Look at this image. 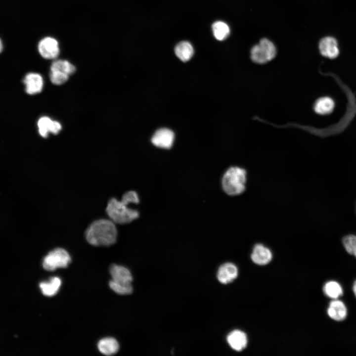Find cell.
<instances>
[{
  "instance_id": "7c38bea8",
  "label": "cell",
  "mask_w": 356,
  "mask_h": 356,
  "mask_svg": "<svg viewBox=\"0 0 356 356\" xmlns=\"http://www.w3.org/2000/svg\"><path fill=\"white\" fill-rule=\"evenodd\" d=\"M110 273L113 281L125 284H131L133 276L130 270L126 267L112 265L110 267Z\"/></svg>"
},
{
  "instance_id": "7a4b0ae2",
  "label": "cell",
  "mask_w": 356,
  "mask_h": 356,
  "mask_svg": "<svg viewBox=\"0 0 356 356\" xmlns=\"http://www.w3.org/2000/svg\"><path fill=\"white\" fill-rule=\"evenodd\" d=\"M115 223L108 219H99L92 222L85 232L87 241L94 246H109L115 243L117 230Z\"/></svg>"
},
{
  "instance_id": "ba28073f",
  "label": "cell",
  "mask_w": 356,
  "mask_h": 356,
  "mask_svg": "<svg viewBox=\"0 0 356 356\" xmlns=\"http://www.w3.org/2000/svg\"><path fill=\"white\" fill-rule=\"evenodd\" d=\"M174 137V134L171 130L163 128L155 133L151 138V141L157 147L169 149L173 145Z\"/></svg>"
},
{
  "instance_id": "cb8c5ba5",
  "label": "cell",
  "mask_w": 356,
  "mask_h": 356,
  "mask_svg": "<svg viewBox=\"0 0 356 356\" xmlns=\"http://www.w3.org/2000/svg\"><path fill=\"white\" fill-rule=\"evenodd\" d=\"M342 242L347 252L356 257V236L352 234L345 236Z\"/></svg>"
},
{
  "instance_id": "6da1fadb",
  "label": "cell",
  "mask_w": 356,
  "mask_h": 356,
  "mask_svg": "<svg viewBox=\"0 0 356 356\" xmlns=\"http://www.w3.org/2000/svg\"><path fill=\"white\" fill-rule=\"evenodd\" d=\"M139 198L137 193L130 191L125 193L119 201L116 198H111L106 207V213L110 219L118 224L129 223L137 219L139 216L137 211L128 207L130 203L137 204Z\"/></svg>"
},
{
  "instance_id": "d4e9b609",
  "label": "cell",
  "mask_w": 356,
  "mask_h": 356,
  "mask_svg": "<svg viewBox=\"0 0 356 356\" xmlns=\"http://www.w3.org/2000/svg\"><path fill=\"white\" fill-rule=\"evenodd\" d=\"M69 76L67 74L57 71H50L49 73L50 80L55 85L63 84L68 80Z\"/></svg>"
},
{
  "instance_id": "e0dca14e",
  "label": "cell",
  "mask_w": 356,
  "mask_h": 356,
  "mask_svg": "<svg viewBox=\"0 0 356 356\" xmlns=\"http://www.w3.org/2000/svg\"><path fill=\"white\" fill-rule=\"evenodd\" d=\"M175 54L183 62L188 61L194 54V49L191 44L187 41L179 43L175 47Z\"/></svg>"
},
{
  "instance_id": "8992f818",
  "label": "cell",
  "mask_w": 356,
  "mask_h": 356,
  "mask_svg": "<svg viewBox=\"0 0 356 356\" xmlns=\"http://www.w3.org/2000/svg\"><path fill=\"white\" fill-rule=\"evenodd\" d=\"M39 55L46 60H54L60 54L59 44L57 39L46 36L39 41L37 45Z\"/></svg>"
},
{
  "instance_id": "5bb4252c",
  "label": "cell",
  "mask_w": 356,
  "mask_h": 356,
  "mask_svg": "<svg viewBox=\"0 0 356 356\" xmlns=\"http://www.w3.org/2000/svg\"><path fill=\"white\" fill-rule=\"evenodd\" d=\"M226 339L230 347L236 351H242L247 345L246 334L239 330H235L230 332Z\"/></svg>"
},
{
  "instance_id": "9a60e30c",
  "label": "cell",
  "mask_w": 356,
  "mask_h": 356,
  "mask_svg": "<svg viewBox=\"0 0 356 356\" xmlns=\"http://www.w3.org/2000/svg\"><path fill=\"white\" fill-rule=\"evenodd\" d=\"M335 107V102L328 96H323L317 99L313 104L314 111L319 115L330 114Z\"/></svg>"
},
{
  "instance_id": "8fae6325",
  "label": "cell",
  "mask_w": 356,
  "mask_h": 356,
  "mask_svg": "<svg viewBox=\"0 0 356 356\" xmlns=\"http://www.w3.org/2000/svg\"><path fill=\"white\" fill-rule=\"evenodd\" d=\"M252 261L256 264L262 266L268 264L272 258L271 251L261 244L255 245L251 255Z\"/></svg>"
},
{
  "instance_id": "603a6c76",
  "label": "cell",
  "mask_w": 356,
  "mask_h": 356,
  "mask_svg": "<svg viewBox=\"0 0 356 356\" xmlns=\"http://www.w3.org/2000/svg\"><path fill=\"white\" fill-rule=\"evenodd\" d=\"M109 285L114 292L119 295H129L131 294L133 290L131 284L121 283L112 280L109 281Z\"/></svg>"
},
{
  "instance_id": "2e32d148",
  "label": "cell",
  "mask_w": 356,
  "mask_h": 356,
  "mask_svg": "<svg viewBox=\"0 0 356 356\" xmlns=\"http://www.w3.org/2000/svg\"><path fill=\"white\" fill-rule=\"evenodd\" d=\"M99 352L106 356L115 354L119 350V344L114 338L107 337L101 339L97 344Z\"/></svg>"
},
{
  "instance_id": "7402d4cb",
  "label": "cell",
  "mask_w": 356,
  "mask_h": 356,
  "mask_svg": "<svg viewBox=\"0 0 356 356\" xmlns=\"http://www.w3.org/2000/svg\"><path fill=\"white\" fill-rule=\"evenodd\" d=\"M212 28L215 38L219 41L225 40L230 33V29L228 25L222 21L214 22Z\"/></svg>"
},
{
  "instance_id": "ac0fdd59",
  "label": "cell",
  "mask_w": 356,
  "mask_h": 356,
  "mask_svg": "<svg viewBox=\"0 0 356 356\" xmlns=\"http://www.w3.org/2000/svg\"><path fill=\"white\" fill-rule=\"evenodd\" d=\"M60 71L71 75L76 71L75 66L66 59H55L53 60L50 67V71Z\"/></svg>"
},
{
  "instance_id": "484cf974",
  "label": "cell",
  "mask_w": 356,
  "mask_h": 356,
  "mask_svg": "<svg viewBox=\"0 0 356 356\" xmlns=\"http://www.w3.org/2000/svg\"><path fill=\"white\" fill-rule=\"evenodd\" d=\"M353 290L355 296L356 297V280L355 281L353 284Z\"/></svg>"
},
{
  "instance_id": "ffe728a7",
  "label": "cell",
  "mask_w": 356,
  "mask_h": 356,
  "mask_svg": "<svg viewBox=\"0 0 356 356\" xmlns=\"http://www.w3.org/2000/svg\"><path fill=\"white\" fill-rule=\"evenodd\" d=\"M323 290L324 294L332 299H337L343 294L341 285L335 281H329L324 285Z\"/></svg>"
},
{
  "instance_id": "277c9868",
  "label": "cell",
  "mask_w": 356,
  "mask_h": 356,
  "mask_svg": "<svg viewBox=\"0 0 356 356\" xmlns=\"http://www.w3.org/2000/svg\"><path fill=\"white\" fill-rule=\"evenodd\" d=\"M276 55L274 44L267 39H262L251 49V60L257 64H265L272 60Z\"/></svg>"
},
{
  "instance_id": "30bf717a",
  "label": "cell",
  "mask_w": 356,
  "mask_h": 356,
  "mask_svg": "<svg viewBox=\"0 0 356 356\" xmlns=\"http://www.w3.org/2000/svg\"><path fill=\"white\" fill-rule=\"evenodd\" d=\"M238 275L236 266L231 263L222 265L217 272V278L222 283L226 284L233 281Z\"/></svg>"
},
{
  "instance_id": "5b68a950",
  "label": "cell",
  "mask_w": 356,
  "mask_h": 356,
  "mask_svg": "<svg viewBox=\"0 0 356 356\" xmlns=\"http://www.w3.org/2000/svg\"><path fill=\"white\" fill-rule=\"evenodd\" d=\"M70 262L68 253L59 248L51 251L44 258L43 266L45 270L52 271L59 267H66Z\"/></svg>"
},
{
  "instance_id": "4fadbf2b",
  "label": "cell",
  "mask_w": 356,
  "mask_h": 356,
  "mask_svg": "<svg viewBox=\"0 0 356 356\" xmlns=\"http://www.w3.org/2000/svg\"><path fill=\"white\" fill-rule=\"evenodd\" d=\"M327 312L331 319L340 321L347 317V309L342 301L334 299L329 303Z\"/></svg>"
},
{
  "instance_id": "9c48e42d",
  "label": "cell",
  "mask_w": 356,
  "mask_h": 356,
  "mask_svg": "<svg viewBox=\"0 0 356 356\" xmlns=\"http://www.w3.org/2000/svg\"><path fill=\"white\" fill-rule=\"evenodd\" d=\"M23 83L25 85V91L30 95L40 93L43 89L44 80L39 73L30 72L25 76Z\"/></svg>"
},
{
  "instance_id": "44dd1931",
  "label": "cell",
  "mask_w": 356,
  "mask_h": 356,
  "mask_svg": "<svg viewBox=\"0 0 356 356\" xmlns=\"http://www.w3.org/2000/svg\"><path fill=\"white\" fill-rule=\"evenodd\" d=\"M54 123L55 121L52 120L47 116L41 117L37 123L40 135L44 138H46L49 133H52Z\"/></svg>"
},
{
  "instance_id": "3957f363",
  "label": "cell",
  "mask_w": 356,
  "mask_h": 356,
  "mask_svg": "<svg viewBox=\"0 0 356 356\" xmlns=\"http://www.w3.org/2000/svg\"><path fill=\"white\" fill-rule=\"evenodd\" d=\"M246 171L237 166L229 168L222 180L223 191L228 195L235 196L241 194L245 189Z\"/></svg>"
},
{
  "instance_id": "52a82bcc",
  "label": "cell",
  "mask_w": 356,
  "mask_h": 356,
  "mask_svg": "<svg viewBox=\"0 0 356 356\" xmlns=\"http://www.w3.org/2000/svg\"><path fill=\"white\" fill-rule=\"evenodd\" d=\"M320 54L327 58L334 59L339 54L337 40L334 37L327 36L321 39L318 44Z\"/></svg>"
},
{
  "instance_id": "d6986e66",
  "label": "cell",
  "mask_w": 356,
  "mask_h": 356,
  "mask_svg": "<svg viewBox=\"0 0 356 356\" xmlns=\"http://www.w3.org/2000/svg\"><path fill=\"white\" fill-rule=\"evenodd\" d=\"M61 285V280L59 277H53L48 282H41L40 287L43 295L51 297L55 295Z\"/></svg>"
}]
</instances>
